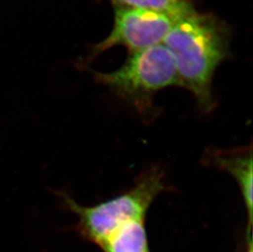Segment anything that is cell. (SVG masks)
I'll use <instances>...</instances> for the list:
<instances>
[{
	"label": "cell",
	"instance_id": "obj_3",
	"mask_svg": "<svg viewBox=\"0 0 253 252\" xmlns=\"http://www.w3.org/2000/svg\"><path fill=\"white\" fill-rule=\"evenodd\" d=\"M96 81L129 102L139 112H149L158 91L179 85L171 53L163 43L132 52L119 69L94 72Z\"/></svg>",
	"mask_w": 253,
	"mask_h": 252
},
{
	"label": "cell",
	"instance_id": "obj_5",
	"mask_svg": "<svg viewBox=\"0 0 253 252\" xmlns=\"http://www.w3.org/2000/svg\"><path fill=\"white\" fill-rule=\"evenodd\" d=\"M213 164L231 174L239 184L247 212L249 226L253 222V152L252 148L218 151L211 153Z\"/></svg>",
	"mask_w": 253,
	"mask_h": 252
},
{
	"label": "cell",
	"instance_id": "obj_7",
	"mask_svg": "<svg viewBox=\"0 0 253 252\" xmlns=\"http://www.w3.org/2000/svg\"><path fill=\"white\" fill-rule=\"evenodd\" d=\"M249 243H248V252H253V240H252V233H249Z\"/></svg>",
	"mask_w": 253,
	"mask_h": 252
},
{
	"label": "cell",
	"instance_id": "obj_2",
	"mask_svg": "<svg viewBox=\"0 0 253 252\" xmlns=\"http://www.w3.org/2000/svg\"><path fill=\"white\" fill-rule=\"evenodd\" d=\"M165 189L163 172L153 169L142 174L129 191L93 207L79 204L67 191H54L53 193L62 209L78 217V233L98 247L124 224L145 219L153 201Z\"/></svg>",
	"mask_w": 253,
	"mask_h": 252
},
{
	"label": "cell",
	"instance_id": "obj_6",
	"mask_svg": "<svg viewBox=\"0 0 253 252\" xmlns=\"http://www.w3.org/2000/svg\"><path fill=\"white\" fill-rule=\"evenodd\" d=\"M116 3L158 12L174 21L196 12L189 0H115Z\"/></svg>",
	"mask_w": 253,
	"mask_h": 252
},
{
	"label": "cell",
	"instance_id": "obj_1",
	"mask_svg": "<svg viewBox=\"0 0 253 252\" xmlns=\"http://www.w3.org/2000/svg\"><path fill=\"white\" fill-rule=\"evenodd\" d=\"M163 43L174 59L179 86L194 94L201 109L210 112L215 106L213 76L229 52L227 25L214 15L196 11L175 21Z\"/></svg>",
	"mask_w": 253,
	"mask_h": 252
},
{
	"label": "cell",
	"instance_id": "obj_4",
	"mask_svg": "<svg viewBox=\"0 0 253 252\" xmlns=\"http://www.w3.org/2000/svg\"><path fill=\"white\" fill-rule=\"evenodd\" d=\"M114 26L110 35L93 48L100 53L122 45L138 52L163 43L175 21L166 15L115 2Z\"/></svg>",
	"mask_w": 253,
	"mask_h": 252
}]
</instances>
